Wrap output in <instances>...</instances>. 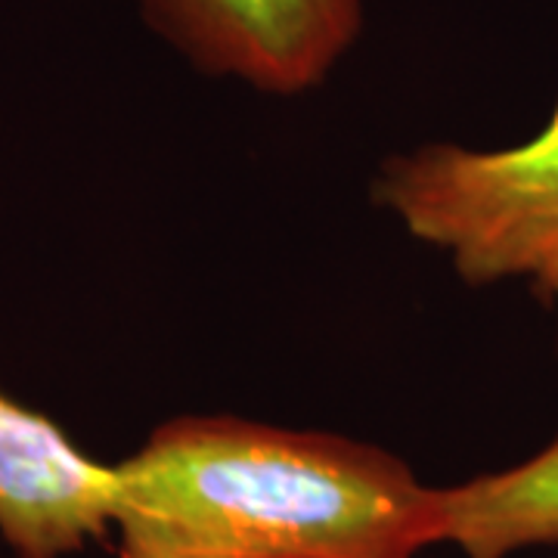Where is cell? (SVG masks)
<instances>
[{"label": "cell", "instance_id": "8992f818", "mask_svg": "<svg viewBox=\"0 0 558 558\" xmlns=\"http://www.w3.org/2000/svg\"><path fill=\"white\" fill-rule=\"evenodd\" d=\"M534 292H537L539 299L546 301V304H549V307L556 311V319H558V270L549 279H543V282H539Z\"/></svg>", "mask_w": 558, "mask_h": 558}, {"label": "cell", "instance_id": "277c9868", "mask_svg": "<svg viewBox=\"0 0 558 558\" xmlns=\"http://www.w3.org/2000/svg\"><path fill=\"white\" fill-rule=\"evenodd\" d=\"M119 472L90 459L53 418L0 391V537L16 558H69L106 539Z\"/></svg>", "mask_w": 558, "mask_h": 558}, {"label": "cell", "instance_id": "5b68a950", "mask_svg": "<svg viewBox=\"0 0 558 558\" xmlns=\"http://www.w3.org/2000/svg\"><path fill=\"white\" fill-rule=\"evenodd\" d=\"M444 543L465 558L558 546V435L512 469L440 487Z\"/></svg>", "mask_w": 558, "mask_h": 558}, {"label": "cell", "instance_id": "3957f363", "mask_svg": "<svg viewBox=\"0 0 558 558\" xmlns=\"http://www.w3.org/2000/svg\"><path fill=\"white\" fill-rule=\"evenodd\" d=\"M143 20L196 69L295 97L354 47L363 0H140Z\"/></svg>", "mask_w": 558, "mask_h": 558}, {"label": "cell", "instance_id": "7a4b0ae2", "mask_svg": "<svg viewBox=\"0 0 558 558\" xmlns=\"http://www.w3.org/2000/svg\"><path fill=\"white\" fill-rule=\"evenodd\" d=\"M373 199L469 286L558 270V106L537 137L506 149L428 143L391 156Z\"/></svg>", "mask_w": 558, "mask_h": 558}, {"label": "cell", "instance_id": "6da1fadb", "mask_svg": "<svg viewBox=\"0 0 558 558\" xmlns=\"http://www.w3.org/2000/svg\"><path fill=\"white\" fill-rule=\"evenodd\" d=\"M119 472V558H418L440 487L395 453L236 416L159 425Z\"/></svg>", "mask_w": 558, "mask_h": 558}]
</instances>
